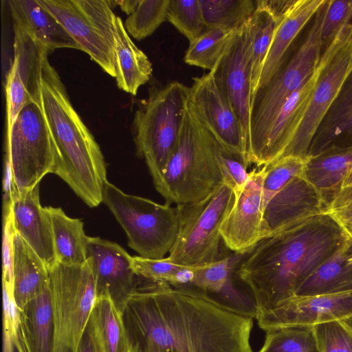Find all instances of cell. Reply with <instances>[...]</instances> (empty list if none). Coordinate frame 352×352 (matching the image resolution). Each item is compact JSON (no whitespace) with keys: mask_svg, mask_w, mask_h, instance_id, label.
Wrapping results in <instances>:
<instances>
[{"mask_svg":"<svg viewBox=\"0 0 352 352\" xmlns=\"http://www.w3.org/2000/svg\"><path fill=\"white\" fill-rule=\"evenodd\" d=\"M121 313L132 352H254L253 318L188 288L147 280Z\"/></svg>","mask_w":352,"mask_h":352,"instance_id":"obj_1","label":"cell"},{"mask_svg":"<svg viewBox=\"0 0 352 352\" xmlns=\"http://www.w3.org/2000/svg\"><path fill=\"white\" fill-rule=\"evenodd\" d=\"M346 238L329 216L320 214L259 242L236 270L251 290L256 316L295 296L305 280Z\"/></svg>","mask_w":352,"mask_h":352,"instance_id":"obj_2","label":"cell"},{"mask_svg":"<svg viewBox=\"0 0 352 352\" xmlns=\"http://www.w3.org/2000/svg\"><path fill=\"white\" fill-rule=\"evenodd\" d=\"M41 107L52 136L53 174L91 208L102 202L107 166L100 148L72 106L47 55L41 69Z\"/></svg>","mask_w":352,"mask_h":352,"instance_id":"obj_3","label":"cell"},{"mask_svg":"<svg viewBox=\"0 0 352 352\" xmlns=\"http://www.w3.org/2000/svg\"><path fill=\"white\" fill-rule=\"evenodd\" d=\"M223 184L210 133L187 111L176 146L156 190L168 204L200 201Z\"/></svg>","mask_w":352,"mask_h":352,"instance_id":"obj_4","label":"cell"},{"mask_svg":"<svg viewBox=\"0 0 352 352\" xmlns=\"http://www.w3.org/2000/svg\"><path fill=\"white\" fill-rule=\"evenodd\" d=\"M328 3L324 0L302 42L268 83L256 94L251 112L249 164L256 165L272 123L286 99L314 73L322 52L321 29Z\"/></svg>","mask_w":352,"mask_h":352,"instance_id":"obj_5","label":"cell"},{"mask_svg":"<svg viewBox=\"0 0 352 352\" xmlns=\"http://www.w3.org/2000/svg\"><path fill=\"white\" fill-rule=\"evenodd\" d=\"M189 96V87L173 81L150 94L133 120L137 153L142 157L155 188L179 137Z\"/></svg>","mask_w":352,"mask_h":352,"instance_id":"obj_6","label":"cell"},{"mask_svg":"<svg viewBox=\"0 0 352 352\" xmlns=\"http://www.w3.org/2000/svg\"><path fill=\"white\" fill-rule=\"evenodd\" d=\"M102 202L125 232L128 245L140 256L160 259L169 254L179 229L176 207L125 193L108 180Z\"/></svg>","mask_w":352,"mask_h":352,"instance_id":"obj_7","label":"cell"},{"mask_svg":"<svg viewBox=\"0 0 352 352\" xmlns=\"http://www.w3.org/2000/svg\"><path fill=\"white\" fill-rule=\"evenodd\" d=\"M234 199L233 189L223 182L200 201L177 205L178 233L167 258L188 267L208 265L223 258L220 228Z\"/></svg>","mask_w":352,"mask_h":352,"instance_id":"obj_8","label":"cell"},{"mask_svg":"<svg viewBox=\"0 0 352 352\" xmlns=\"http://www.w3.org/2000/svg\"><path fill=\"white\" fill-rule=\"evenodd\" d=\"M54 325L53 352H77L97 298L90 261L56 262L49 270Z\"/></svg>","mask_w":352,"mask_h":352,"instance_id":"obj_9","label":"cell"},{"mask_svg":"<svg viewBox=\"0 0 352 352\" xmlns=\"http://www.w3.org/2000/svg\"><path fill=\"white\" fill-rule=\"evenodd\" d=\"M351 72L352 25L349 23L322 50L315 85L280 157H308L317 129Z\"/></svg>","mask_w":352,"mask_h":352,"instance_id":"obj_10","label":"cell"},{"mask_svg":"<svg viewBox=\"0 0 352 352\" xmlns=\"http://www.w3.org/2000/svg\"><path fill=\"white\" fill-rule=\"evenodd\" d=\"M106 73L116 78V17L109 1L38 0Z\"/></svg>","mask_w":352,"mask_h":352,"instance_id":"obj_11","label":"cell"},{"mask_svg":"<svg viewBox=\"0 0 352 352\" xmlns=\"http://www.w3.org/2000/svg\"><path fill=\"white\" fill-rule=\"evenodd\" d=\"M5 151L19 192L34 187L46 175L53 173V142L41 105L31 103L20 111L6 134Z\"/></svg>","mask_w":352,"mask_h":352,"instance_id":"obj_12","label":"cell"},{"mask_svg":"<svg viewBox=\"0 0 352 352\" xmlns=\"http://www.w3.org/2000/svg\"><path fill=\"white\" fill-rule=\"evenodd\" d=\"M187 107L200 126L250 166L248 147L239 120L211 72L193 78Z\"/></svg>","mask_w":352,"mask_h":352,"instance_id":"obj_13","label":"cell"},{"mask_svg":"<svg viewBox=\"0 0 352 352\" xmlns=\"http://www.w3.org/2000/svg\"><path fill=\"white\" fill-rule=\"evenodd\" d=\"M265 170L264 166L250 172L246 183L234 192V204L221 223L223 243L234 252H251L267 237L263 197Z\"/></svg>","mask_w":352,"mask_h":352,"instance_id":"obj_14","label":"cell"},{"mask_svg":"<svg viewBox=\"0 0 352 352\" xmlns=\"http://www.w3.org/2000/svg\"><path fill=\"white\" fill-rule=\"evenodd\" d=\"M14 56L6 77L7 132L20 111L31 103L41 105V69L48 50L13 25Z\"/></svg>","mask_w":352,"mask_h":352,"instance_id":"obj_15","label":"cell"},{"mask_svg":"<svg viewBox=\"0 0 352 352\" xmlns=\"http://www.w3.org/2000/svg\"><path fill=\"white\" fill-rule=\"evenodd\" d=\"M210 72L239 120L249 151L252 112L249 20L240 28Z\"/></svg>","mask_w":352,"mask_h":352,"instance_id":"obj_16","label":"cell"},{"mask_svg":"<svg viewBox=\"0 0 352 352\" xmlns=\"http://www.w3.org/2000/svg\"><path fill=\"white\" fill-rule=\"evenodd\" d=\"M352 316V290L315 296H294L256 319L265 331L288 327H310Z\"/></svg>","mask_w":352,"mask_h":352,"instance_id":"obj_17","label":"cell"},{"mask_svg":"<svg viewBox=\"0 0 352 352\" xmlns=\"http://www.w3.org/2000/svg\"><path fill=\"white\" fill-rule=\"evenodd\" d=\"M87 256L95 276L97 296H108L121 311L140 285L132 256L118 243L89 236Z\"/></svg>","mask_w":352,"mask_h":352,"instance_id":"obj_18","label":"cell"},{"mask_svg":"<svg viewBox=\"0 0 352 352\" xmlns=\"http://www.w3.org/2000/svg\"><path fill=\"white\" fill-rule=\"evenodd\" d=\"M326 206L322 194L304 174L296 177L278 192L265 208L264 219L267 237L308 218L324 214Z\"/></svg>","mask_w":352,"mask_h":352,"instance_id":"obj_19","label":"cell"},{"mask_svg":"<svg viewBox=\"0 0 352 352\" xmlns=\"http://www.w3.org/2000/svg\"><path fill=\"white\" fill-rule=\"evenodd\" d=\"M40 184L16 194L12 211L17 234L43 261L48 270L56 262L52 226L45 207L40 202Z\"/></svg>","mask_w":352,"mask_h":352,"instance_id":"obj_20","label":"cell"},{"mask_svg":"<svg viewBox=\"0 0 352 352\" xmlns=\"http://www.w3.org/2000/svg\"><path fill=\"white\" fill-rule=\"evenodd\" d=\"M13 25L45 46L50 53L58 48L82 50L57 19L38 0H10Z\"/></svg>","mask_w":352,"mask_h":352,"instance_id":"obj_21","label":"cell"},{"mask_svg":"<svg viewBox=\"0 0 352 352\" xmlns=\"http://www.w3.org/2000/svg\"><path fill=\"white\" fill-rule=\"evenodd\" d=\"M324 1L296 0L287 13L276 21L275 30L263 65L257 91L268 83L281 67L292 43L308 22L312 20Z\"/></svg>","mask_w":352,"mask_h":352,"instance_id":"obj_22","label":"cell"},{"mask_svg":"<svg viewBox=\"0 0 352 352\" xmlns=\"http://www.w3.org/2000/svg\"><path fill=\"white\" fill-rule=\"evenodd\" d=\"M352 144V72L317 129L308 157Z\"/></svg>","mask_w":352,"mask_h":352,"instance_id":"obj_23","label":"cell"},{"mask_svg":"<svg viewBox=\"0 0 352 352\" xmlns=\"http://www.w3.org/2000/svg\"><path fill=\"white\" fill-rule=\"evenodd\" d=\"M54 325L49 285L19 309L18 352H53Z\"/></svg>","mask_w":352,"mask_h":352,"instance_id":"obj_24","label":"cell"},{"mask_svg":"<svg viewBox=\"0 0 352 352\" xmlns=\"http://www.w3.org/2000/svg\"><path fill=\"white\" fill-rule=\"evenodd\" d=\"M86 333L94 352H132L122 313L108 296H97Z\"/></svg>","mask_w":352,"mask_h":352,"instance_id":"obj_25","label":"cell"},{"mask_svg":"<svg viewBox=\"0 0 352 352\" xmlns=\"http://www.w3.org/2000/svg\"><path fill=\"white\" fill-rule=\"evenodd\" d=\"M352 241L339 248L305 280L295 296H315L352 290Z\"/></svg>","mask_w":352,"mask_h":352,"instance_id":"obj_26","label":"cell"},{"mask_svg":"<svg viewBox=\"0 0 352 352\" xmlns=\"http://www.w3.org/2000/svg\"><path fill=\"white\" fill-rule=\"evenodd\" d=\"M316 78L317 67L302 85L283 104L272 123L265 145L256 165V167L267 166L281 157Z\"/></svg>","mask_w":352,"mask_h":352,"instance_id":"obj_27","label":"cell"},{"mask_svg":"<svg viewBox=\"0 0 352 352\" xmlns=\"http://www.w3.org/2000/svg\"><path fill=\"white\" fill-rule=\"evenodd\" d=\"M114 67L118 87L136 95L152 74V64L146 55L131 40L120 17L116 21Z\"/></svg>","mask_w":352,"mask_h":352,"instance_id":"obj_28","label":"cell"},{"mask_svg":"<svg viewBox=\"0 0 352 352\" xmlns=\"http://www.w3.org/2000/svg\"><path fill=\"white\" fill-rule=\"evenodd\" d=\"M49 285L48 268L16 232L13 261V295L19 309Z\"/></svg>","mask_w":352,"mask_h":352,"instance_id":"obj_29","label":"cell"},{"mask_svg":"<svg viewBox=\"0 0 352 352\" xmlns=\"http://www.w3.org/2000/svg\"><path fill=\"white\" fill-rule=\"evenodd\" d=\"M352 168V144L307 157L304 175L326 202L338 190Z\"/></svg>","mask_w":352,"mask_h":352,"instance_id":"obj_30","label":"cell"},{"mask_svg":"<svg viewBox=\"0 0 352 352\" xmlns=\"http://www.w3.org/2000/svg\"><path fill=\"white\" fill-rule=\"evenodd\" d=\"M50 219L55 254L58 262L80 265L87 260L83 222L67 216L60 208L45 207Z\"/></svg>","mask_w":352,"mask_h":352,"instance_id":"obj_31","label":"cell"},{"mask_svg":"<svg viewBox=\"0 0 352 352\" xmlns=\"http://www.w3.org/2000/svg\"><path fill=\"white\" fill-rule=\"evenodd\" d=\"M250 56L252 65V104L259 85L262 69L268 54L276 21L260 1H256V9L249 19Z\"/></svg>","mask_w":352,"mask_h":352,"instance_id":"obj_32","label":"cell"},{"mask_svg":"<svg viewBox=\"0 0 352 352\" xmlns=\"http://www.w3.org/2000/svg\"><path fill=\"white\" fill-rule=\"evenodd\" d=\"M240 28L208 29L199 37L189 43L184 58V62L190 65L212 71Z\"/></svg>","mask_w":352,"mask_h":352,"instance_id":"obj_33","label":"cell"},{"mask_svg":"<svg viewBox=\"0 0 352 352\" xmlns=\"http://www.w3.org/2000/svg\"><path fill=\"white\" fill-rule=\"evenodd\" d=\"M199 3L208 29H239L256 9V1L252 0H199Z\"/></svg>","mask_w":352,"mask_h":352,"instance_id":"obj_34","label":"cell"},{"mask_svg":"<svg viewBox=\"0 0 352 352\" xmlns=\"http://www.w3.org/2000/svg\"><path fill=\"white\" fill-rule=\"evenodd\" d=\"M132 267L140 278L174 287H187L194 279L195 267L175 263L167 257L160 259L132 256Z\"/></svg>","mask_w":352,"mask_h":352,"instance_id":"obj_35","label":"cell"},{"mask_svg":"<svg viewBox=\"0 0 352 352\" xmlns=\"http://www.w3.org/2000/svg\"><path fill=\"white\" fill-rule=\"evenodd\" d=\"M265 332L258 352H319L311 326L281 327Z\"/></svg>","mask_w":352,"mask_h":352,"instance_id":"obj_36","label":"cell"},{"mask_svg":"<svg viewBox=\"0 0 352 352\" xmlns=\"http://www.w3.org/2000/svg\"><path fill=\"white\" fill-rule=\"evenodd\" d=\"M168 4L169 0H138L124 23L126 30L138 40L150 36L167 20Z\"/></svg>","mask_w":352,"mask_h":352,"instance_id":"obj_37","label":"cell"},{"mask_svg":"<svg viewBox=\"0 0 352 352\" xmlns=\"http://www.w3.org/2000/svg\"><path fill=\"white\" fill-rule=\"evenodd\" d=\"M307 159L285 156L265 166L263 183L265 210L270 201L288 183L304 174Z\"/></svg>","mask_w":352,"mask_h":352,"instance_id":"obj_38","label":"cell"},{"mask_svg":"<svg viewBox=\"0 0 352 352\" xmlns=\"http://www.w3.org/2000/svg\"><path fill=\"white\" fill-rule=\"evenodd\" d=\"M167 20L189 43L208 30L204 21L199 0H169Z\"/></svg>","mask_w":352,"mask_h":352,"instance_id":"obj_39","label":"cell"},{"mask_svg":"<svg viewBox=\"0 0 352 352\" xmlns=\"http://www.w3.org/2000/svg\"><path fill=\"white\" fill-rule=\"evenodd\" d=\"M319 352H352V333L340 320L311 326Z\"/></svg>","mask_w":352,"mask_h":352,"instance_id":"obj_40","label":"cell"},{"mask_svg":"<svg viewBox=\"0 0 352 352\" xmlns=\"http://www.w3.org/2000/svg\"><path fill=\"white\" fill-rule=\"evenodd\" d=\"M210 140L223 182L230 186L234 192L240 189L248 179V166L241 159L222 146L211 133Z\"/></svg>","mask_w":352,"mask_h":352,"instance_id":"obj_41","label":"cell"},{"mask_svg":"<svg viewBox=\"0 0 352 352\" xmlns=\"http://www.w3.org/2000/svg\"><path fill=\"white\" fill-rule=\"evenodd\" d=\"M352 22V0H328L322 29L321 41L324 50L340 31Z\"/></svg>","mask_w":352,"mask_h":352,"instance_id":"obj_42","label":"cell"},{"mask_svg":"<svg viewBox=\"0 0 352 352\" xmlns=\"http://www.w3.org/2000/svg\"><path fill=\"white\" fill-rule=\"evenodd\" d=\"M324 214L329 216L352 241V185L341 187L331 197Z\"/></svg>","mask_w":352,"mask_h":352,"instance_id":"obj_43","label":"cell"},{"mask_svg":"<svg viewBox=\"0 0 352 352\" xmlns=\"http://www.w3.org/2000/svg\"><path fill=\"white\" fill-rule=\"evenodd\" d=\"M12 204L3 208L2 230V284L13 290V261L16 230Z\"/></svg>","mask_w":352,"mask_h":352,"instance_id":"obj_44","label":"cell"},{"mask_svg":"<svg viewBox=\"0 0 352 352\" xmlns=\"http://www.w3.org/2000/svg\"><path fill=\"white\" fill-rule=\"evenodd\" d=\"M3 291V352H14L17 345L19 309L13 291L2 284Z\"/></svg>","mask_w":352,"mask_h":352,"instance_id":"obj_45","label":"cell"},{"mask_svg":"<svg viewBox=\"0 0 352 352\" xmlns=\"http://www.w3.org/2000/svg\"><path fill=\"white\" fill-rule=\"evenodd\" d=\"M113 2L118 4L123 12L130 15L134 11L138 0L118 1Z\"/></svg>","mask_w":352,"mask_h":352,"instance_id":"obj_46","label":"cell"},{"mask_svg":"<svg viewBox=\"0 0 352 352\" xmlns=\"http://www.w3.org/2000/svg\"><path fill=\"white\" fill-rule=\"evenodd\" d=\"M77 352H94L89 338L86 331Z\"/></svg>","mask_w":352,"mask_h":352,"instance_id":"obj_47","label":"cell"},{"mask_svg":"<svg viewBox=\"0 0 352 352\" xmlns=\"http://www.w3.org/2000/svg\"><path fill=\"white\" fill-rule=\"evenodd\" d=\"M349 185H352V168H351L349 170V171L345 176L341 187H344V186H349Z\"/></svg>","mask_w":352,"mask_h":352,"instance_id":"obj_48","label":"cell"},{"mask_svg":"<svg viewBox=\"0 0 352 352\" xmlns=\"http://www.w3.org/2000/svg\"><path fill=\"white\" fill-rule=\"evenodd\" d=\"M341 321L344 325L352 333V316Z\"/></svg>","mask_w":352,"mask_h":352,"instance_id":"obj_49","label":"cell"},{"mask_svg":"<svg viewBox=\"0 0 352 352\" xmlns=\"http://www.w3.org/2000/svg\"><path fill=\"white\" fill-rule=\"evenodd\" d=\"M350 261L352 263V257L350 258Z\"/></svg>","mask_w":352,"mask_h":352,"instance_id":"obj_50","label":"cell"},{"mask_svg":"<svg viewBox=\"0 0 352 352\" xmlns=\"http://www.w3.org/2000/svg\"><path fill=\"white\" fill-rule=\"evenodd\" d=\"M351 25H352V22H351Z\"/></svg>","mask_w":352,"mask_h":352,"instance_id":"obj_51","label":"cell"}]
</instances>
